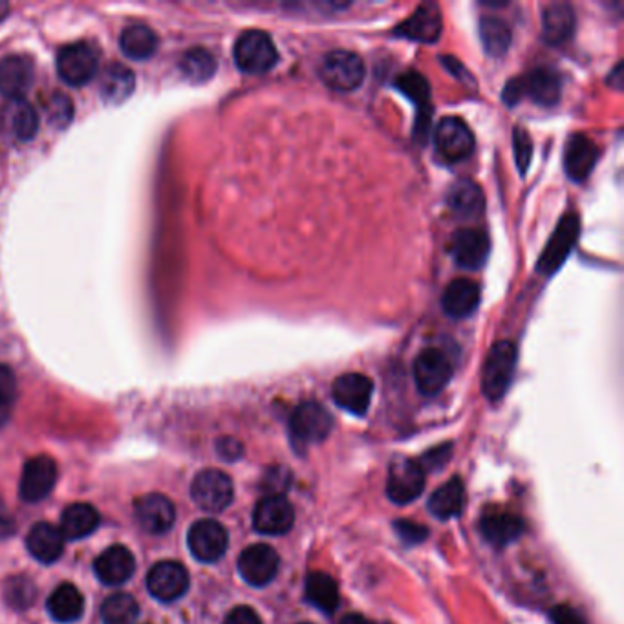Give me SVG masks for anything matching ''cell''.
<instances>
[{
	"label": "cell",
	"mask_w": 624,
	"mask_h": 624,
	"mask_svg": "<svg viewBox=\"0 0 624 624\" xmlns=\"http://www.w3.org/2000/svg\"><path fill=\"white\" fill-rule=\"evenodd\" d=\"M562 94V79L551 68H537L529 76L509 81L504 90L506 105H517L522 96H528L533 103L542 107H553L559 103Z\"/></svg>",
	"instance_id": "cell-1"
},
{
	"label": "cell",
	"mask_w": 624,
	"mask_h": 624,
	"mask_svg": "<svg viewBox=\"0 0 624 624\" xmlns=\"http://www.w3.org/2000/svg\"><path fill=\"white\" fill-rule=\"evenodd\" d=\"M235 63L238 70L251 76H260L273 70L279 61V52L273 39L262 30H248L242 33L235 43Z\"/></svg>",
	"instance_id": "cell-2"
},
{
	"label": "cell",
	"mask_w": 624,
	"mask_h": 624,
	"mask_svg": "<svg viewBox=\"0 0 624 624\" xmlns=\"http://www.w3.org/2000/svg\"><path fill=\"white\" fill-rule=\"evenodd\" d=\"M517 368V346L509 341L496 343L485 359L484 374H482V388L485 398L489 401H498L506 396L507 388Z\"/></svg>",
	"instance_id": "cell-3"
},
{
	"label": "cell",
	"mask_w": 624,
	"mask_h": 624,
	"mask_svg": "<svg viewBox=\"0 0 624 624\" xmlns=\"http://www.w3.org/2000/svg\"><path fill=\"white\" fill-rule=\"evenodd\" d=\"M365 63L359 55L348 50H335L324 55L321 77L337 92H352L365 81Z\"/></svg>",
	"instance_id": "cell-4"
},
{
	"label": "cell",
	"mask_w": 624,
	"mask_h": 624,
	"mask_svg": "<svg viewBox=\"0 0 624 624\" xmlns=\"http://www.w3.org/2000/svg\"><path fill=\"white\" fill-rule=\"evenodd\" d=\"M581 233V220L575 213L560 218L559 226L553 231L546 248L537 262L538 273L553 275L570 257L571 249L575 248Z\"/></svg>",
	"instance_id": "cell-5"
},
{
	"label": "cell",
	"mask_w": 624,
	"mask_h": 624,
	"mask_svg": "<svg viewBox=\"0 0 624 624\" xmlns=\"http://www.w3.org/2000/svg\"><path fill=\"white\" fill-rule=\"evenodd\" d=\"M334 420L321 403L306 401L293 410L290 420L291 438L297 445L308 447L323 442L332 431Z\"/></svg>",
	"instance_id": "cell-6"
},
{
	"label": "cell",
	"mask_w": 624,
	"mask_h": 624,
	"mask_svg": "<svg viewBox=\"0 0 624 624\" xmlns=\"http://www.w3.org/2000/svg\"><path fill=\"white\" fill-rule=\"evenodd\" d=\"M191 496L200 509L209 513H220L231 506L235 489L226 473L218 469H205L196 474L191 485Z\"/></svg>",
	"instance_id": "cell-7"
},
{
	"label": "cell",
	"mask_w": 624,
	"mask_h": 624,
	"mask_svg": "<svg viewBox=\"0 0 624 624\" xmlns=\"http://www.w3.org/2000/svg\"><path fill=\"white\" fill-rule=\"evenodd\" d=\"M99 68L97 52L87 43L66 44L57 55L59 77L70 87H83Z\"/></svg>",
	"instance_id": "cell-8"
},
{
	"label": "cell",
	"mask_w": 624,
	"mask_h": 624,
	"mask_svg": "<svg viewBox=\"0 0 624 624\" xmlns=\"http://www.w3.org/2000/svg\"><path fill=\"white\" fill-rule=\"evenodd\" d=\"M434 141L443 160L451 163L467 160L473 154L476 145L473 130L469 129V125L463 119L456 116H447L438 123Z\"/></svg>",
	"instance_id": "cell-9"
},
{
	"label": "cell",
	"mask_w": 624,
	"mask_h": 624,
	"mask_svg": "<svg viewBox=\"0 0 624 624\" xmlns=\"http://www.w3.org/2000/svg\"><path fill=\"white\" fill-rule=\"evenodd\" d=\"M147 588L154 599L174 603L189 590V573L174 560H163L152 566L147 575Z\"/></svg>",
	"instance_id": "cell-10"
},
{
	"label": "cell",
	"mask_w": 624,
	"mask_h": 624,
	"mask_svg": "<svg viewBox=\"0 0 624 624\" xmlns=\"http://www.w3.org/2000/svg\"><path fill=\"white\" fill-rule=\"evenodd\" d=\"M425 473L420 463L399 458L388 469L387 495L396 504H409L423 493Z\"/></svg>",
	"instance_id": "cell-11"
},
{
	"label": "cell",
	"mask_w": 624,
	"mask_h": 624,
	"mask_svg": "<svg viewBox=\"0 0 624 624\" xmlns=\"http://www.w3.org/2000/svg\"><path fill=\"white\" fill-rule=\"evenodd\" d=\"M227 542L226 528L216 520H198L187 535V544L194 559L205 564L222 559L226 555Z\"/></svg>",
	"instance_id": "cell-12"
},
{
	"label": "cell",
	"mask_w": 624,
	"mask_h": 624,
	"mask_svg": "<svg viewBox=\"0 0 624 624\" xmlns=\"http://www.w3.org/2000/svg\"><path fill=\"white\" fill-rule=\"evenodd\" d=\"M452 365L449 357L443 354L442 350L429 348L423 350L420 356L416 357L414 363V379L420 388L421 394L425 396H436L440 394L447 383L451 381Z\"/></svg>",
	"instance_id": "cell-13"
},
{
	"label": "cell",
	"mask_w": 624,
	"mask_h": 624,
	"mask_svg": "<svg viewBox=\"0 0 624 624\" xmlns=\"http://www.w3.org/2000/svg\"><path fill=\"white\" fill-rule=\"evenodd\" d=\"M449 253L460 268H482L491 253V240L480 229L474 227L460 229L452 235Z\"/></svg>",
	"instance_id": "cell-14"
},
{
	"label": "cell",
	"mask_w": 624,
	"mask_h": 624,
	"mask_svg": "<svg viewBox=\"0 0 624 624\" xmlns=\"http://www.w3.org/2000/svg\"><path fill=\"white\" fill-rule=\"evenodd\" d=\"M279 553L268 544L249 546L238 559V571L251 586H266L277 577Z\"/></svg>",
	"instance_id": "cell-15"
},
{
	"label": "cell",
	"mask_w": 624,
	"mask_h": 624,
	"mask_svg": "<svg viewBox=\"0 0 624 624\" xmlns=\"http://www.w3.org/2000/svg\"><path fill=\"white\" fill-rule=\"evenodd\" d=\"M57 482V465L50 456H35L24 465L21 478V496L24 502H41L52 493Z\"/></svg>",
	"instance_id": "cell-16"
},
{
	"label": "cell",
	"mask_w": 624,
	"mask_h": 624,
	"mask_svg": "<svg viewBox=\"0 0 624 624\" xmlns=\"http://www.w3.org/2000/svg\"><path fill=\"white\" fill-rule=\"evenodd\" d=\"M372 394H374L372 379L356 372L337 377L332 387L335 403L356 416H365L372 401Z\"/></svg>",
	"instance_id": "cell-17"
},
{
	"label": "cell",
	"mask_w": 624,
	"mask_h": 624,
	"mask_svg": "<svg viewBox=\"0 0 624 624\" xmlns=\"http://www.w3.org/2000/svg\"><path fill=\"white\" fill-rule=\"evenodd\" d=\"M295 511L284 496L262 498L253 513V528L262 535H284L293 528Z\"/></svg>",
	"instance_id": "cell-18"
},
{
	"label": "cell",
	"mask_w": 624,
	"mask_h": 624,
	"mask_svg": "<svg viewBox=\"0 0 624 624\" xmlns=\"http://www.w3.org/2000/svg\"><path fill=\"white\" fill-rule=\"evenodd\" d=\"M134 513L140 522L141 529L151 535H163L173 528L176 520V509L167 496L152 493L140 496L134 502Z\"/></svg>",
	"instance_id": "cell-19"
},
{
	"label": "cell",
	"mask_w": 624,
	"mask_h": 624,
	"mask_svg": "<svg viewBox=\"0 0 624 624\" xmlns=\"http://www.w3.org/2000/svg\"><path fill=\"white\" fill-rule=\"evenodd\" d=\"M394 33L416 43H436L442 35V11L438 4L425 2L416 8L407 21L401 22Z\"/></svg>",
	"instance_id": "cell-20"
},
{
	"label": "cell",
	"mask_w": 624,
	"mask_h": 624,
	"mask_svg": "<svg viewBox=\"0 0 624 624\" xmlns=\"http://www.w3.org/2000/svg\"><path fill=\"white\" fill-rule=\"evenodd\" d=\"M33 83V63L26 55H8L0 61V94L10 101L26 96Z\"/></svg>",
	"instance_id": "cell-21"
},
{
	"label": "cell",
	"mask_w": 624,
	"mask_h": 624,
	"mask_svg": "<svg viewBox=\"0 0 624 624\" xmlns=\"http://www.w3.org/2000/svg\"><path fill=\"white\" fill-rule=\"evenodd\" d=\"M94 571L103 584L121 586L134 575L136 560L125 546H110L97 557Z\"/></svg>",
	"instance_id": "cell-22"
},
{
	"label": "cell",
	"mask_w": 624,
	"mask_h": 624,
	"mask_svg": "<svg viewBox=\"0 0 624 624\" xmlns=\"http://www.w3.org/2000/svg\"><path fill=\"white\" fill-rule=\"evenodd\" d=\"M480 531L495 548H506L524 533V520L504 509H489L482 517Z\"/></svg>",
	"instance_id": "cell-23"
},
{
	"label": "cell",
	"mask_w": 624,
	"mask_h": 624,
	"mask_svg": "<svg viewBox=\"0 0 624 624\" xmlns=\"http://www.w3.org/2000/svg\"><path fill=\"white\" fill-rule=\"evenodd\" d=\"M480 286L471 279L452 280L443 293V310L452 319H467L480 306Z\"/></svg>",
	"instance_id": "cell-24"
},
{
	"label": "cell",
	"mask_w": 624,
	"mask_h": 624,
	"mask_svg": "<svg viewBox=\"0 0 624 624\" xmlns=\"http://www.w3.org/2000/svg\"><path fill=\"white\" fill-rule=\"evenodd\" d=\"M599 149L588 136H571L564 152V169L573 182H584L597 163Z\"/></svg>",
	"instance_id": "cell-25"
},
{
	"label": "cell",
	"mask_w": 624,
	"mask_h": 624,
	"mask_svg": "<svg viewBox=\"0 0 624 624\" xmlns=\"http://www.w3.org/2000/svg\"><path fill=\"white\" fill-rule=\"evenodd\" d=\"M26 546L33 559L43 564H54L55 560L63 557L65 537L59 528H55L48 522H39L30 529L26 537Z\"/></svg>",
	"instance_id": "cell-26"
},
{
	"label": "cell",
	"mask_w": 624,
	"mask_h": 624,
	"mask_svg": "<svg viewBox=\"0 0 624 624\" xmlns=\"http://www.w3.org/2000/svg\"><path fill=\"white\" fill-rule=\"evenodd\" d=\"M575 26L577 19L570 4L555 2L546 6V10L542 13V33L546 43L551 46L568 43L575 33Z\"/></svg>",
	"instance_id": "cell-27"
},
{
	"label": "cell",
	"mask_w": 624,
	"mask_h": 624,
	"mask_svg": "<svg viewBox=\"0 0 624 624\" xmlns=\"http://www.w3.org/2000/svg\"><path fill=\"white\" fill-rule=\"evenodd\" d=\"M2 125L15 140L28 141L39 130L37 110L24 99L10 101L2 110Z\"/></svg>",
	"instance_id": "cell-28"
},
{
	"label": "cell",
	"mask_w": 624,
	"mask_h": 624,
	"mask_svg": "<svg viewBox=\"0 0 624 624\" xmlns=\"http://www.w3.org/2000/svg\"><path fill=\"white\" fill-rule=\"evenodd\" d=\"M447 204L452 213L463 220L474 218L484 211V193L478 183L469 178H462L452 185L447 196Z\"/></svg>",
	"instance_id": "cell-29"
},
{
	"label": "cell",
	"mask_w": 624,
	"mask_h": 624,
	"mask_svg": "<svg viewBox=\"0 0 624 624\" xmlns=\"http://www.w3.org/2000/svg\"><path fill=\"white\" fill-rule=\"evenodd\" d=\"M48 614L59 623H76L85 612V599L74 584H61L48 599Z\"/></svg>",
	"instance_id": "cell-30"
},
{
	"label": "cell",
	"mask_w": 624,
	"mask_h": 624,
	"mask_svg": "<svg viewBox=\"0 0 624 624\" xmlns=\"http://www.w3.org/2000/svg\"><path fill=\"white\" fill-rule=\"evenodd\" d=\"M158 35L145 24H130L119 37L121 52L134 61L151 59L158 50Z\"/></svg>",
	"instance_id": "cell-31"
},
{
	"label": "cell",
	"mask_w": 624,
	"mask_h": 624,
	"mask_svg": "<svg viewBox=\"0 0 624 624\" xmlns=\"http://www.w3.org/2000/svg\"><path fill=\"white\" fill-rule=\"evenodd\" d=\"M396 87L399 88V92H403L405 96L409 97L410 101H414V105L420 107V114H418V125L416 132L425 136L427 134V127H429V99H431V87H429V81L425 77L418 74V72H407L403 76L398 77L396 81Z\"/></svg>",
	"instance_id": "cell-32"
},
{
	"label": "cell",
	"mask_w": 624,
	"mask_h": 624,
	"mask_svg": "<svg viewBox=\"0 0 624 624\" xmlns=\"http://www.w3.org/2000/svg\"><path fill=\"white\" fill-rule=\"evenodd\" d=\"M99 526V513L90 504H72L65 509L61 517L59 531L68 540H79L88 537Z\"/></svg>",
	"instance_id": "cell-33"
},
{
	"label": "cell",
	"mask_w": 624,
	"mask_h": 624,
	"mask_svg": "<svg viewBox=\"0 0 624 624\" xmlns=\"http://www.w3.org/2000/svg\"><path fill=\"white\" fill-rule=\"evenodd\" d=\"M134 85H136V77H134V72L130 70L129 66L114 63V65L108 66L107 72L103 76L101 94L107 103L121 105L134 92Z\"/></svg>",
	"instance_id": "cell-34"
},
{
	"label": "cell",
	"mask_w": 624,
	"mask_h": 624,
	"mask_svg": "<svg viewBox=\"0 0 624 624\" xmlns=\"http://www.w3.org/2000/svg\"><path fill=\"white\" fill-rule=\"evenodd\" d=\"M465 502V491L460 478H452L451 482L443 484L429 500V511L440 520L458 517L462 513Z\"/></svg>",
	"instance_id": "cell-35"
},
{
	"label": "cell",
	"mask_w": 624,
	"mask_h": 624,
	"mask_svg": "<svg viewBox=\"0 0 624 624\" xmlns=\"http://www.w3.org/2000/svg\"><path fill=\"white\" fill-rule=\"evenodd\" d=\"M306 599L324 614H334L339 606V588L337 582L328 573L315 571L306 581Z\"/></svg>",
	"instance_id": "cell-36"
},
{
	"label": "cell",
	"mask_w": 624,
	"mask_h": 624,
	"mask_svg": "<svg viewBox=\"0 0 624 624\" xmlns=\"http://www.w3.org/2000/svg\"><path fill=\"white\" fill-rule=\"evenodd\" d=\"M180 70H182L183 77L187 81L196 83V85L205 83V81H209L211 77L215 76V55L211 54L209 50H205V48H193V50H189V52H185V55H183Z\"/></svg>",
	"instance_id": "cell-37"
},
{
	"label": "cell",
	"mask_w": 624,
	"mask_h": 624,
	"mask_svg": "<svg viewBox=\"0 0 624 624\" xmlns=\"http://www.w3.org/2000/svg\"><path fill=\"white\" fill-rule=\"evenodd\" d=\"M138 615L140 606L129 593H114L101 606L103 624H134Z\"/></svg>",
	"instance_id": "cell-38"
},
{
	"label": "cell",
	"mask_w": 624,
	"mask_h": 624,
	"mask_svg": "<svg viewBox=\"0 0 624 624\" xmlns=\"http://www.w3.org/2000/svg\"><path fill=\"white\" fill-rule=\"evenodd\" d=\"M480 37H482L485 52L493 57H502L509 50L511 30L507 22L500 17H484L480 21Z\"/></svg>",
	"instance_id": "cell-39"
},
{
	"label": "cell",
	"mask_w": 624,
	"mask_h": 624,
	"mask_svg": "<svg viewBox=\"0 0 624 624\" xmlns=\"http://www.w3.org/2000/svg\"><path fill=\"white\" fill-rule=\"evenodd\" d=\"M37 588L26 577H11L4 586V599L13 610H26L35 603Z\"/></svg>",
	"instance_id": "cell-40"
},
{
	"label": "cell",
	"mask_w": 624,
	"mask_h": 624,
	"mask_svg": "<svg viewBox=\"0 0 624 624\" xmlns=\"http://www.w3.org/2000/svg\"><path fill=\"white\" fill-rule=\"evenodd\" d=\"M17 403V377L8 365H0V427L6 425Z\"/></svg>",
	"instance_id": "cell-41"
},
{
	"label": "cell",
	"mask_w": 624,
	"mask_h": 624,
	"mask_svg": "<svg viewBox=\"0 0 624 624\" xmlns=\"http://www.w3.org/2000/svg\"><path fill=\"white\" fill-rule=\"evenodd\" d=\"M74 116L72 101L65 94H54L48 101V119L54 123L57 129H63Z\"/></svg>",
	"instance_id": "cell-42"
},
{
	"label": "cell",
	"mask_w": 624,
	"mask_h": 624,
	"mask_svg": "<svg viewBox=\"0 0 624 624\" xmlns=\"http://www.w3.org/2000/svg\"><path fill=\"white\" fill-rule=\"evenodd\" d=\"M513 147H515V160H517L518 171H520V174L528 173L531 156H533V141H531L528 130L520 129V127L515 129Z\"/></svg>",
	"instance_id": "cell-43"
},
{
	"label": "cell",
	"mask_w": 624,
	"mask_h": 624,
	"mask_svg": "<svg viewBox=\"0 0 624 624\" xmlns=\"http://www.w3.org/2000/svg\"><path fill=\"white\" fill-rule=\"evenodd\" d=\"M291 473L286 467H271L268 474L264 476V489L271 495L282 496L284 491L290 489Z\"/></svg>",
	"instance_id": "cell-44"
},
{
	"label": "cell",
	"mask_w": 624,
	"mask_h": 624,
	"mask_svg": "<svg viewBox=\"0 0 624 624\" xmlns=\"http://www.w3.org/2000/svg\"><path fill=\"white\" fill-rule=\"evenodd\" d=\"M394 528L398 531L399 538L405 540L407 544L423 542V540L427 538V535H429L427 528H423V526L412 522V520H399V522H396Z\"/></svg>",
	"instance_id": "cell-45"
},
{
	"label": "cell",
	"mask_w": 624,
	"mask_h": 624,
	"mask_svg": "<svg viewBox=\"0 0 624 624\" xmlns=\"http://www.w3.org/2000/svg\"><path fill=\"white\" fill-rule=\"evenodd\" d=\"M449 456H451V445H442V447H436V449H432V451L427 452L425 456H423V460L420 462V467H427L429 471L432 469H440L443 463L449 460Z\"/></svg>",
	"instance_id": "cell-46"
},
{
	"label": "cell",
	"mask_w": 624,
	"mask_h": 624,
	"mask_svg": "<svg viewBox=\"0 0 624 624\" xmlns=\"http://www.w3.org/2000/svg\"><path fill=\"white\" fill-rule=\"evenodd\" d=\"M224 624H262V621L253 608L238 606L233 612H229Z\"/></svg>",
	"instance_id": "cell-47"
},
{
	"label": "cell",
	"mask_w": 624,
	"mask_h": 624,
	"mask_svg": "<svg viewBox=\"0 0 624 624\" xmlns=\"http://www.w3.org/2000/svg\"><path fill=\"white\" fill-rule=\"evenodd\" d=\"M216 449H218V454H220L224 460H229V462H235V460H238V458L242 456V452H244L242 443L237 442L235 438H222V440H218Z\"/></svg>",
	"instance_id": "cell-48"
},
{
	"label": "cell",
	"mask_w": 624,
	"mask_h": 624,
	"mask_svg": "<svg viewBox=\"0 0 624 624\" xmlns=\"http://www.w3.org/2000/svg\"><path fill=\"white\" fill-rule=\"evenodd\" d=\"M551 619L555 624H586L577 610H573L571 606H564V604H560L551 612Z\"/></svg>",
	"instance_id": "cell-49"
},
{
	"label": "cell",
	"mask_w": 624,
	"mask_h": 624,
	"mask_svg": "<svg viewBox=\"0 0 624 624\" xmlns=\"http://www.w3.org/2000/svg\"><path fill=\"white\" fill-rule=\"evenodd\" d=\"M17 524L10 509L0 502V538H8L15 533Z\"/></svg>",
	"instance_id": "cell-50"
},
{
	"label": "cell",
	"mask_w": 624,
	"mask_h": 624,
	"mask_svg": "<svg viewBox=\"0 0 624 624\" xmlns=\"http://www.w3.org/2000/svg\"><path fill=\"white\" fill-rule=\"evenodd\" d=\"M339 624H370V623L366 621L363 615L350 614V615H346L345 619H343V621H341V623Z\"/></svg>",
	"instance_id": "cell-51"
},
{
	"label": "cell",
	"mask_w": 624,
	"mask_h": 624,
	"mask_svg": "<svg viewBox=\"0 0 624 624\" xmlns=\"http://www.w3.org/2000/svg\"><path fill=\"white\" fill-rule=\"evenodd\" d=\"M383 624H390V623H383Z\"/></svg>",
	"instance_id": "cell-52"
},
{
	"label": "cell",
	"mask_w": 624,
	"mask_h": 624,
	"mask_svg": "<svg viewBox=\"0 0 624 624\" xmlns=\"http://www.w3.org/2000/svg\"><path fill=\"white\" fill-rule=\"evenodd\" d=\"M302 624H308V623H302Z\"/></svg>",
	"instance_id": "cell-53"
}]
</instances>
